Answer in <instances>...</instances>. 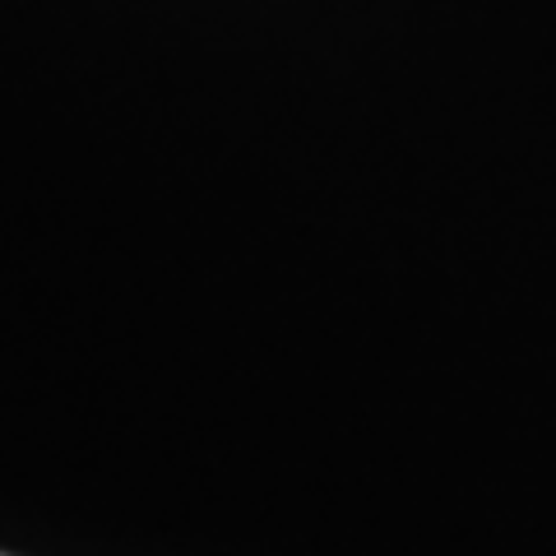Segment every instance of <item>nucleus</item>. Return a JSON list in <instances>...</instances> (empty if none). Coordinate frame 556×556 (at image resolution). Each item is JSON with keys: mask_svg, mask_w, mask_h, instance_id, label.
<instances>
[{"mask_svg": "<svg viewBox=\"0 0 556 556\" xmlns=\"http://www.w3.org/2000/svg\"><path fill=\"white\" fill-rule=\"evenodd\" d=\"M0 556H14V552H0Z\"/></svg>", "mask_w": 556, "mask_h": 556, "instance_id": "obj_1", "label": "nucleus"}]
</instances>
